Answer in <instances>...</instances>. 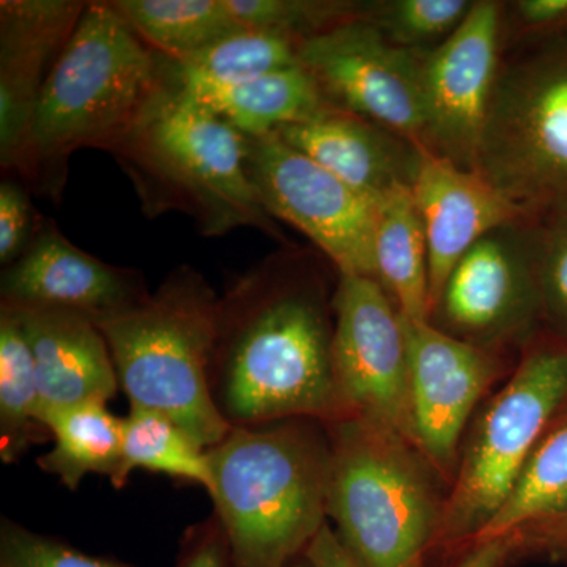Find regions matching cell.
<instances>
[{
  "instance_id": "obj_4",
  "label": "cell",
  "mask_w": 567,
  "mask_h": 567,
  "mask_svg": "<svg viewBox=\"0 0 567 567\" xmlns=\"http://www.w3.org/2000/svg\"><path fill=\"white\" fill-rule=\"evenodd\" d=\"M110 153L147 210L188 213L208 237L238 227L276 234L246 173L245 134L183 96L167 73L140 122Z\"/></svg>"
},
{
  "instance_id": "obj_16",
  "label": "cell",
  "mask_w": 567,
  "mask_h": 567,
  "mask_svg": "<svg viewBox=\"0 0 567 567\" xmlns=\"http://www.w3.org/2000/svg\"><path fill=\"white\" fill-rule=\"evenodd\" d=\"M85 2L3 0L0 2V164L18 171L41 89ZM52 69V66H50Z\"/></svg>"
},
{
  "instance_id": "obj_20",
  "label": "cell",
  "mask_w": 567,
  "mask_h": 567,
  "mask_svg": "<svg viewBox=\"0 0 567 567\" xmlns=\"http://www.w3.org/2000/svg\"><path fill=\"white\" fill-rule=\"evenodd\" d=\"M167 78L183 96L212 111L248 137L276 133L328 104L315 78L301 63L229 85L178 82L169 73Z\"/></svg>"
},
{
  "instance_id": "obj_32",
  "label": "cell",
  "mask_w": 567,
  "mask_h": 567,
  "mask_svg": "<svg viewBox=\"0 0 567 567\" xmlns=\"http://www.w3.org/2000/svg\"><path fill=\"white\" fill-rule=\"evenodd\" d=\"M43 221L37 218L31 197L24 183H0V264L3 267L17 262L24 254Z\"/></svg>"
},
{
  "instance_id": "obj_10",
  "label": "cell",
  "mask_w": 567,
  "mask_h": 567,
  "mask_svg": "<svg viewBox=\"0 0 567 567\" xmlns=\"http://www.w3.org/2000/svg\"><path fill=\"white\" fill-rule=\"evenodd\" d=\"M246 137V173L271 218L305 234L339 276L375 279L377 203L278 134Z\"/></svg>"
},
{
  "instance_id": "obj_31",
  "label": "cell",
  "mask_w": 567,
  "mask_h": 567,
  "mask_svg": "<svg viewBox=\"0 0 567 567\" xmlns=\"http://www.w3.org/2000/svg\"><path fill=\"white\" fill-rule=\"evenodd\" d=\"M543 319L567 339V207L539 219Z\"/></svg>"
},
{
  "instance_id": "obj_19",
  "label": "cell",
  "mask_w": 567,
  "mask_h": 567,
  "mask_svg": "<svg viewBox=\"0 0 567 567\" xmlns=\"http://www.w3.org/2000/svg\"><path fill=\"white\" fill-rule=\"evenodd\" d=\"M10 309L20 317L31 344L41 425L59 410L107 404L115 398L121 390L117 372L106 339L92 320L69 312Z\"/></svg>"
},
{
  "instance_id": "obj_24",
  "label": "cell",
  "mask_w": 567,
  "mask_h": 567,
  "mask_svg": "<svg viewBox=\"0 0 567 567\" xmlns=\"http://www.w3.org/2000/svg\"><path fill=\"white\" fill-rule=\"evenodd\" d=\"M40 394L31 344L20 317L0 306V458L20 461L50 436L39 421Z\"/></svg>"
},
{
  "instance_id": "obj_25",
  "label": "cell",
  "mask_w": 567,
  "mask_h": 567,
  "mask_svg": "<svg viewBox=\"0 0 567 567\" xmlns=\"http://www.w3.org/2000/svg\"><path fill=\"white\" fill-rule=\"evenodd\" d=\"M134 470L188 481L207 492L212 488L207 451L171 417L153 410L130 409L123 416L122 462L112 486L121 491Z\"/></svg>"
},
{
  "instance_id": "obj_13",
  "label": "cell",
  "mask_w": 567,
  "mask_h": 567,
  "mask_svg": "<svg viewBox=\"0 0 567 567\" xmlns=\"http://www.w3.org/2000/svg\"><path fill=\"white\" fill-rule=\"evenodd\" d=\"M502 6L480 0L457 31L425 54L421 145L464 169L475 171L502 62Z\"/></svg>"
},
{
  "instance_id": "obj_3",
  "label": "cell",
  "mask_w": 567,
  "mask_h": 567,
  "mask_svg": "<svg viewBox=\"0 0 567 567\" xmlns=\"http://www.w3.org/2000/svg\"><path fill=\"white\" fill-rule=\"evenodd\" d=\"M233 567H290L327 524L331 443L308 417L233 427L207 451Z\"/></svg>"
},
{
  "instance_id": "obj_35",
  "label": "cell",
  "mask_w": 567,
  "mask_h": 567,
  "mask_svg": "<svg viewBox=\"0 0 567 567\" xmlns=\"http://www.w3.org/2000/svg\"><path fill=\"white\" fill-rule=\"evenodd\" d=\"M516 20L527 35L567 31V0H518Z\"/></svg>"
},
{
  "instance_id": "obj_21",
  "label": "cell",
  "mask_w": 567,
  "mask_h": 567,
  "mask_svg": "<svg viewBox=\"0 0 567 567\" xmlns=\"http://www.w3.org/2000/svg\"><path fill=\"white\" fill-rule=\"evenodd\" d=\"M375 279L405 319L431 320L429 248L412 189L398 188L377 203Z\"/></svg>"
},
{
  "instance_id": "obj_27",
  "label": "cell",
  "mask_w": 567,
  "mask_h": 567,
  "mask_svg": "<svg viewBox=\"0 0 567 567\" xmlns=\"http://www.w3.org/2000/svg\"><path fill=\"white\" fill-rule=\"evenodd\" d=\"M298 43L282 33L241 29L183 61H164L175 81L229 85L300 65Z\"/></svg>"
},
{
  "instance_id": "obj_29",
  "label": "cell",
  "mask_w": 567,
  "mask_h": 567,
  "mask_svg": "<svg viewBox=\"0 0 567 567\" xmlns=\"http://www.w3.org/2000/svg\"><path fill=\"white\" fill-rule=\"evenodd\" d=\"M244 29L282 33L301 41L331 25L360 17V6L308 0H224Z\"/></svg>"
},
{
  "instance_id": "obj_37",
  "label": "cell",
  "mask_w": 567,
  "mask_h": 567,
  "mask_svg": "<svg viewBox=\"0 0 567 567\" xmlns=\"http://www.w3.org/2000/svg\"><path fill=\"white\" fill-rule=\"evenodd\" d=\"M311 567H357L330 524H324L303 555Z\"/></svg>"
},
{
  "instance_id": "obj_23",
  "label": "cell",
  "mask_w": 567,
  "mask_h": 567,
  "mask_svg": "<svg viewBox=\"0 0 567 567\" xmlns=\"http://www.w3.org/2000/svg\"><path fill=\"white\" fill-rule=\"evenodd\" d=\"M110 3L147 47L174 62L244 29L224 0H114Z\"/></svg>"
},
{
  "instance_id": "obj_33",
  "label": "cell",
  "mask_w": 567,
  "mask_h": 567,
  "mask_svg": "<svg viewBox=\"0 0 567 567\" xmlns=\"http://www.w3.org/2000/svg\"><path fill=\"white\" fill-rule=\"evenodd\" d=\"M509 535L516 540L514 558H540L567 566V505Z\"/></svg>"
},
{
  "instance_id": "obj_34",
  "label": "cell",
  "mask_w": 567,
  "mask_h": 567,
  "mask_svg": "<svg viewBox=\"0 0 567 567\" xmlns=\"http://www.w3.org/2000/svg\"><path fill=\"white\" fill-rule=\"evenodd\" d=\"M177 567H233L229 544L215 514L204 524L189 529Z\"/></svg>"
},
{
  "instance_id": "obj_26",
  "label": "cell",
  "mask_w": 567,
  "mask_h": 567,
  "mask_svg": "<svg viewBox=\"0 0 567 567\" xmlns=\"http://www.w3.org/2000/svg\"><path fill=\"white\" fill-rule=\"evenodd\" d=\"M567 505V401L537 440L516 487L475 543L506 536ZM473 543V544H475Z\"/></svg>"
},
{
  "instance_id": "obj_5",
  "label": "cell",
  "mask_w": 567,
  "mask_h": 567,
  "mask_svg": "<svg viewBox=\"0 0 567 567\" xmlns=\"http://www.w3.org/2000/svg\"><path fill=\"white\" fill-rule=\"evenodd\" d=\"M218 315L210 284L183 265L140 305L96 324L130 409L163 413L205 451L233 431L210 388Z\"/></svg>"
},
{
  "instance_id": "obj_30",
  "label": "cell",
  "mask_w": 567,
  "mask_h": 567,
  "mask_svg": "<svg viewBox=\"0 0 567 567\" xmlns=\"http://www.w3.org/2000/svg\"><path fill=\"white\" fill-rule=\"evenodd\" d=\"M0 567H136L115 559L95 557L63 543L58 537L40 535L11 518L0 520Z\"/></svg>"
},
{
  "instance_id": "obj_12",
  "label": "cell",
  "mask_w": 567,
  "mask_h": 567,
  "mask_svg": "<svg viewBox=\"0 0 567 567\" xmlns=\"http://www.w3.org/2000/svg\"><path fill=\"white\" fill-rule=\"evenodd\" d=\"M429 51L391 43L357 17L298 43L324 102L423 144V65Z\"/></svg>"
},
{
  "instance_id": "obj_8",
  "label": "cell",
  "mask_w": 567,
  "mask_h": 567,
  "mask_svg": "<svg viewBox=\"0 0 567 567\" xmlns=\"http://www.w3.org/2000/svg\"><path fill=\"white\" fill-rule=\"evenodd\" d=\"M567 401V339L525 353L462 443L434 546L470 547L505 506L537 440Z\"/></svg>"
},
{
  "instance_id": "obj_11",
  "label": "cell",
  "mask_w": 567,
  "mask_h": 567,
  "mask_svg": "<svg viewBox=\"0 0 567 567\" xmlns=\"http://www.w3.org/2000/svg\"><path fill=\"white\" fill-rule=\"evenodd\" d=\"M331 309L344 417L386 425L417 447L404 320L394 301L377 279L346 275L339 276Z\"/></svg>"
},
{
  "instance_id": "obj_2",
  "label": "cell",
  "mask_w": 567,
  "mask_h": 567,
  "mask_svg": "<svg viewBox=\"0 0 567 567\" xmlns=\"http://www.w3.org/2000/svg\"><path fill=\"white\" fill-rule=\"evenodd\" d=\"M164 63L110 2H89L48 74L18 175L58 200L69 158L110 152L163 87Z\"/></svg>"
},
{
  "instance_id": "obj_28",
  "label": "cell",
  "mask_w": 567,
  "mask_h": 567,
  "mask_svg": "<svg viewBox=\"0 0 567 567\" xmlns=\"http://www.w3.org/2000/svg\"><path fill=\"white\" fill-rule=\"evenodd\" d=\"M472 7L468 0H388L361 3L360 18L398 47L432 51L457 31Z\"/></svg>"
},
{
  "instance_id": "obj_1",
  "label": "cell",
  "mask_w": 567,
  "mask_h": 567,
  "mask_svg": "<svg viewBox=\"0 0 567 567\" xmlns=\"http://www.w3.org/2000/svg\"><path fill=\"white\" fill-rule=\"evenodd\" d=\"M213 401L233 427L308 417L344 420L333 368V323L315 282L264 264L219 297Z\"/></svg>"
},
{
  "instance_id": "obj_7",
  "label": "cell",
  "mask_w": 567,
  "mask_h": 567,
  "mask_svg": "<svg viewBox=\"0 0 567 567\" xmlns=\"http://www.w3.org/2000/svg\"><path fill=\"white\" fill-rule=\"evenodd\" d=\"M503 58L475 171L529 219L567 207V31Z\"/></svg>"
},
{
  "instance_id": "obj_22",
  "label": "cell",
  "mask_w": 567,
  "mask_h": 567,
  "mask_svg": "<svg viewBox=\"0 0 567 567\" xmlns=\"http://www.w3.org/2000/svg\"><path fill=\"white\" fill-rule=\"evenodd\" d=\"M54 446L37 458L48 475L59 477L70 491H76L87 475L117 476L122 462L123 417L107 404H81L59 410L44 417Z\"/></svg>"
},
{
  "instance_id": "obj_14",
  "label": "cell",
  "mask_w": 567,
  "mask_h": 567,
  "mask_svg": "<svg viewBox=\"0 0 567 567\" xmlns=\"http://www.w3.org/2000/svg\"><path fill=\"white\" fill-rule=\"evenodd\" d=\"M402 320L417 447L440 477L453 483L462 435L477 402L502 374V360L439 330L431 320Z\"/></svg>"
},
{
  "instance_id": "obj_15",
  "label": "cell",
  "mask_w": 567,
  "mask_h": 567,
  "mask_svg": "<svg viewBox=\"0 0 567 567\" xmlns=\"http://www.w3.org/2000/svg\"><path fill=\"white\" fill-rule=\"evenodd\" d=\"M148 293L140 271L82 251L52 223H43L0 279V306L69 312L95 324L123 315Z\"/></svg>"
},
{
  "instance_id": "obj_18",
  "label": "cell",
  "mask_w": 567,
  "mask_h": 567,
  "mask_svg": "<svg viewBox=\"0 0 567 567\" xmlns=\"http://www.w3.org/2000/svg\"><path fill=\"white\" fill-rule=\"evenodd\" d=\"M276 134L375 203L412 188L420 166V144L330 104Z\"/></svg>"
},
{
  "instance_id": "obj_17",
  "label": "cell",
  "mask_w": 567,
  "mask_h": 567,
  "mask_svg": "<svg viewBox=\"0 0 567 567\" xmlns=\"http://www.w3.org/2000/svg\"><path fill=\"white\" fill-rule=\"evenodd\" d=\"M410 189L427 238L432 315L447 276L480 238L529 218L476 171L464 169L424 145Z\"/></svg>"
},
{
  "instance_id": "obj_36",
  "label": "cell",
  "mask_w": 567,
  "mask_h": 567,
  "mask_svg": "<svg viewBox=\"0 0 567 567\" xmlns=\"http://www.w3.org/2000/svg\"><path fill=\"white\" fill-rule=\"evenodd\" d=\"M516 554V540L513 535L480 540L466 547V554L453 567H503Z\"/></svg>"
},
{
  "instance_id": "obj_9",
  "label": "cell",
  "mask_w": 567,
  "mask_h": 567,
  "mask_svg": "<svg viewBox=\"0 0 567 567\" xmlns=\"http://www.w3.org/2000/svg\"><path fill=\"white\" fill-rule=\"evenodd\" d=\"M543 319L539 221L484 235L447 276L431 322L461 341L495 352L525 341Z\"/></svg>"
},
{
  "instance_id": "obj_6",
  "label": "cell",
  "mask_w": 567,
  "mask_h": 567,
  "mask_svg": "<svg viewBox=\"0 0 567 567\" xmlns=\"http://www.w3.org/2000/svg\"><path fill=\"white\" fill-rule=\"evenodd\" d=\"M327 429V516L354 565L423 567L445 506L442 477L416 446L386 425L353 416Z\"/></svg>"
},
{
  "instance_id": "obj_38",
  "label": "cell",
  "mask_w": 567,
  "mask_h": 567,
  "mask_svg": "<svg viewBox=\"0 0 567 567\" xmlns=\"http://www.w3.org/2000/svg\"><path fill=\"white\" fill-rule=\"evenodd\" d=\"M290 567H311L308 561H306L305 557L301 559H297V561L293 563Z\"/></svg>"
}]
</instances>
